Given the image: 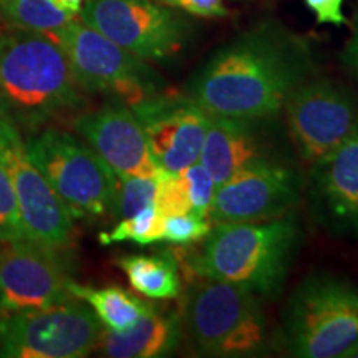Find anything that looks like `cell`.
Listing matches in <instances>:
<instances>
[{"instance_id":"8992f818","label":"cell","mask_w":358,"mask_h":358,"mask_svg":"<svg viewBox=\"0 0 358 358\" xmlns=\"http://www.w3.org/2000/svg\"><path fill=\"white\" fill-rule=\"evenodd\" d=\"M25 146L73 221L113 213L116 174L87 143L58 128H45L30 134Z\"/></svg>"},{"instance_id":"7c38bea8","label":"cell","mask_w":358,"mask_h":358,"mask_svg":"<svg viewBox=\"0 0 358 358\" xmlns=\"http://www.w3.org/2000/svg\"><path fill=\"white\" fill-rule=\"evenodd\" d=\"M301 178L292 168L262 159L216 186L208 219L222 222H266L287 216L301 199Z\"/></svg>"},{"instance_id":"f1b7e54d","label":"cell","mask_w":358,"mask_h":358,"mask_svg":"<svg viewBox=\"0 0 358 358\" xmlns=\"http://www.w3.org/2000/svg\"><path fill=\"white\" fill-rule=\"evenodd\" d=\"M306 3L315 13L319 24H347V19L342 13L343 0H306Z\"/></svg>"},{"instance_id":"2e32d148","label":"cell","mask_w":358,"mask_h":358,"mask_svg":"<svg viewBox=\"0 0 358 358\" xmlns=\"http://www.w3.org/2000/svg\"><path fill=\"white\" fill-rule=\"evenodd\" d=\"M310 194L330 229L358 236V129L334 153L312 164Z\"/></svg>"},{"instance_id":"4fadbf2b","label":"cell","mask_w":358,"mask_h":358,"mask_svg":"<svg viewBox=\"0 0 358 358\" xmlns=\"http://www.w3.org/2000/svg\"><path fill=\"white\" fill-rule=\"evenodd\" d=\"M60 254L27 239L6 243L0 249V310L35 312L73 299Z\"/></svg>"},{"instance_id":"cb8c5ba5","label":"cell","mask_w":358,"mask_h":358,"mask_svg":"<svg viewBox=\"0 0 358 358\" xmlns=\"http://www.w3.org/2000/svg\"><path fill=\"white\" fill-rule=\"evenodd\" d=\"M209 232H211V224L208 221V216L198 213L174 214L161 219V236L163 243L166 244L187 245L204 239Z\"/></svg>"},{"instance_id":"484cf974","label":"cell","mask_w":358,"mask_h":358,"mask_svg":"<svg viewBox=\"0 0 358 358\" xmlns=\"http://www.w3.org/2000/svg\"><path fill=\"white\" fill-rule=\"evenodd\" d=\"M156 179H158V185H156L155 208L161 217L192 213L179 173L161 171Z\"/></svg>"},{"instance_id":"d6986e66","label":"cell","mask_w":358,"mask_h":358,"mask_svg":"<svg viewBox=\"0 0 358 358\" xmlns=\"http://www.w3.org/2000/svg\"><path fill=\"white\" fill-rule=\"evenodd\" d=\"M116 264L127 274L131 287L148 299L169 301L181 294V275L173 254L123 256Z\"/></svg>"},{"instance_id":"7a4b0ae2","label":"cell","mask_w":358,"mask_h":358,"mask_svg":"<svg viewBox=\"0 0 358 358\" xmlns=\"http://www.w3.org/2000/svg\"><path fill=\"white\" fill-rule=\"evenodd\" d=\"M83 105V90L55 40L22 29L0 35V118L35 134Z\"/></svg>"},{"instance_id":"44dd1931","label":"cell","mask_w":358,"mask_h":358,"mask_svg":"<svg viewBox=\"0 0 358 358\" xmlns=\"http://www.w3.org/2000/svg\"><path fill=\"white\" fill-rule=\"evenodd\" d=\"M0 13L13 29L48 37L78 17L66 10L58 0H0Z\"/></svg>"},{"instance_id":"5bb4252c","label":"cell","mask_w":358,"mask_h":358,"mask_svg":"<svg viewBox=\"0 0 358 358\" xmlns=\"http://www.w3.org/2000/svg\"><path fill=\"white\" fill-rule=\"evenodd\" d=\"M145 129L161 171L178 173L198 163L209 115L187 95L159 93L131 108Z\"/></svg>"},{"instance_id":"9a60e30c","label":"cell","mask_w":358,"mask_h":358,"mask_svg":"<svg viewBox=\"0 0 358 358\" xmlns=\"http://www.w3.org/2000/svg\"><path fill=\"white\" fill-rule=\"evenodd\" d=\"M73 128L118 176H158L145 129L134 111L122 101L78 115Z\"/></svg>"},{"instance_id":"52a82bcc","label":"cell","mask_w":358,"mask_h":358,"mask_svg":"<svg viewBox=\"0 0 358 358\" xmlns=\"http://www.w3.org/2000/svg\"><path fill=\"white\" fill-rule=\"evenodd\" d=\"M50 38L69 58L83 92L98 93L129 108L163 93V80L143 58L75 19Z\"/></svg>"},{"instance_id":"ba28073f","label":"cell","mask_w":358,"mask_h":358,"mask_svg":"<svg viewBox=\"0 0 358 358\" xmlns=\"http://www.w3.org/2000/svg\"><path fill=\"white\" fill-rule=\"evenodd\" d=\"M103 324L88 303L73 297L42 310L0 319V357L82 358L100 347Z\"/></svg>"},{"instance_id":"9c48e42d","label":"cell","mask_w":358,"mask_h":358,"mask_svg":"<svg viewBox=\"0 0 358 358\" xmlns=\"http://www.w3.org/2000/svg\"><path fill=\"white\" fill-rule=\"evenodd\" d=\"M80 20L143 60H163L185 47L191 24L153 0H85Z\"/></svg>"},{"instance_id":"7402d4cb","label":"cell","mask_w":358,"mask_h":358,"mask_svg":"<svg viewBox=\"0 0 358 358\" xmlns=\"http://www.w3.org/2000/svg\"><path fill=\"white\" fill-rule=\"evenodd\" d=\"M161 217L155 206L141 209L131 217L120 219L118 224L108 232H101L100 244L111 245L118 243H134L138 245H153L163 243L161 236Z\"/></svg>"},{"instance_id":"277c9868","label":"cell","mask_w":358,"mask_h":358,"mask_svg":"<svg viewBox=\"0 0 358 358\" xmlns=\"http://www.w3.org/2000/svg\"><path fill=\"white\" fill-rule=\"evenodd\" d=\"M282 342L299 358L358 355V287L338 277H307L290 295Z\"/></svg>"},{"instance_id":"f546056e","label":"cell","mask_w":358,"mask_h":358,"mask_svg":"<svg viewBox=\"0 0 358 358\" xmlns=\"http://www.w3.org/2000/svg\"><path fill=\"white\" fill-rule=\"evenodd\" d=\"M343 62H345V65L353 73L358 75V13L355 22H353L352 37L348 38L345 52H343Z\"/></svg>"},{"instance_id":"30bf717a","label":"cell","mask_w":358,"mask_h":358,"mask_svg":"<svg viewBox=\"0 0 358 358\" xmlns=\"http://www.w3.org/2000/svg\"><path fill=\"white\" fill-rule=\"evenodd\" d=\"M289 136L301 158L319 163L358 129V101L342 85L306 80L284 103Z\"/></svg>"},{"instance_id":"6da1fadb","label":"cell","mask_w":358,"mask_h":358,"mask_svg":"<svg viewBox=\"0 0 358 358\" xmlns=\"http://www.w3.org/2000/svg\"><path fill=\"white\" fill-rule=\"evenodd\" d=\"M308 45L275 22L239 35L201 66L186 95L208 115L261 122L310 77Z\"/></svg>"},{"instance_id":"e0dca14e","label":"cell","mask_w":358,"mask_h":358,"mask_svg":"<svg viewBox=\"0 0 358 358\" xmlns=\"http://www.w3.org/2000/svg\"><path fill=\"white\" fill-rule=\"evenodd\" d=\"M245 120L209 115L199 163L217 185L237 171L262 159H271L262 138Z\"/></svg>"},{"instance_id":"d4e9b609","label":"cell","mask_w":358,"mask_h":358,"mask_svg":"<svg viewBox=\"0 0 358 358\" xmlns=\"http://www.w3.org/2000/svg\"><path fill=\"white\" fill-rule=\"evenodd\" d=\"M24 239V227L10 174L0 161V243H15Z\"/></svg>"},{"instance_id":"83f0119b","label":"cell","mask_w":358,"mask_h":358,"mask_svg":"<svg viewBox=\"0 0 358 358\" xmlns=\"http://www.w3.org/2000/svg\"><path fill=\"white\" fill-rule=\"evenodd\" d=\"M153 2L198 17L227 15V10L222 6V0H153Z\"/></svg>"},{"instance_id":"8fae6325","label":"cell","mask_w":358,"mask_h":358,"mask_svg":"<svg viewBox=\"0 0 358 358\" xmlns=\"http://www.w3.org/2000/svg\"><path fill=\"white\" fill-rule=\"evenodd\" d=\"M0 161L10 174L27 241L64 252L73 237V217L27 153L19 129L0 118Z\"/></svg>"},{"instance_id":"5b68a950","label":"cell","mask_w":358,"mask_h":358,"mask_svg":"<svg viewBox=\"0 0 358 358\" xmlns=\"http://www.w3.org/2000/svg\"><path fill=\"white\" fill-rule=\"evenodd\" d=\"M182 332L204 357H254L268 347V324L259 297L229 282L204 279L187 290Z\"/></svg>"},{"instance_id":"3957f363","label":"cell","mask_w":358,"mask_h":358,"mask_svg":"<svg viewBox=\"0 0 358 358\" xmlns=\"http://www.w3.org/2000/svg\"><path fill=\"white\" fill-rule=\"evenodd\" d=\"M299 239L294 213L266 222L216 224L191 264L203 279L229 282L257 297L274 299L287 279Z\"/></svg>"},{"instance_id":"ffe728a7","label":"cell","mask_w":358,"mask_h":358,"mask_svg":"<svg viewBox=\"0 0 358 358\" xmlns=\"http://www.w3.org/2000/svg\"><path fill=\"white\" fill-rule=\"evenodd\" d=\"M70 294L88 303L103 327H106V330H111V332H127L150 307V303L143 302L128 290L115 287V285L93 289L71 280Z\"/></svg>"},{"instance_id":"ac0fdd59","label":"cell","mask_w":358,"mask_h":358,"mask_svg":"<svg viewBox=\"0 0 358 358\" xmlns=\"http://www.w3.org/2000/svg\"><path fill=\"white\" fill-rule=\"evenodd\" d=\"M182 335L181 315L150 306L127 332H103L100 347L111 358H158L176 352Z\"/></svg>"},{"instance_id":"4316f807","label":"cell","mask_w":358,"mask_h":358,"mask_svg":"<svg viewBox=\"0 0 358 358\" xmlns=\"http://www.w3.org/2000/svg\"><path fill=\"white\" fill-rule=\"evenodd\" d=\"M178 173L181 176L182 185H185L191 211L208 216L209 206H211L214 191H216V182L213 181L211 174L206 171V168L199 161Z\"/></svg>"},{"instance_id":"603a6c76","label":"cell","mask_w":358,"mask_h":358,"mask_svg":"<svg viewBox=\"0 0 358 358\" xmlns=\"http://www.w3.org/2000/svg\"><path fill=\"white\" fill-rule=\"evenodd\" d=\"M158 178V176H156ZM155 176H118L116 174L115 201L111 216L116 219L131 217L141 209L155 206L156 185Z\"/></svg>"}]
</instances>
